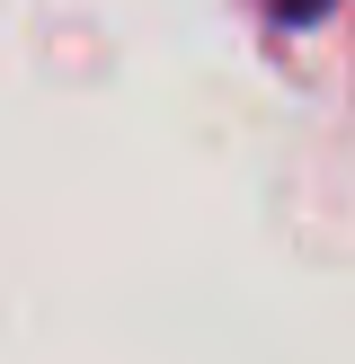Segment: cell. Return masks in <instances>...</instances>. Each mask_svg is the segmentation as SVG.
<instances>
[{"instance_id": "cell-1", "label": "cell", "mask_w": 355, "mask_h": 364, "mask_svg": "<svg viewBox=\"0 0 355 364\" xmlns=\"http://www.w3.org/2000/svg\"><path fill=\"white\" fill-rule=\"evenodd\" d=\"M275 9V27H302V18H320V9H337V0H266Z\"/></svg>"}]
</instances>
